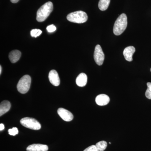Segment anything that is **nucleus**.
<instances>
[{"label": "nucleus", "instance_id": "f257e3e1", "mask_svg": "<svg viewBox=\"0 0 151 151\" xmlns=\"http://www.w3.org/2000/svg\"><path fill=\"white\" fill-rule=\"evenodd\" d=\"M53 10V4L47 2L42 6L37 12L36 19L38 22L45 21Z\"/></svg>", "mask_w": 151, "mask_h": 151}, {"label": "nucleus", "instance_id": "f03ea898", "mask_svg": "<svg viewBox=\"0 0 151 151\" xmlns=\"http://www.w3.org/2000/svg\"><path fill=\"white\" fill-rule=\"evenodd\" d=\"M127 26V17L126 14H122L116 19L113 27V32L116 35H121Z\"/></svg>", "mask_w": 151, "mask_h": 151}, {"label": "nucleus", "instance_id": "7ed1b4c3", "mask_svg": "<svg viewBox=\"0 0 151 151\" xmlns=\"http://www.w3.org/2000/svg\"><path fill=\"white\" fill-rule=\"evenodd\" d=\"M68 20L76 23H83L87 21V14L82 11H76L68 14L67 16Z\"/></svg>", "mask_w": 151, "mask_h": 151}, {"label": "nucleus", "instance_id": "20e7f679", "mask_svg": "<svg viewBox=\"0 0 151 151\" xmlns=\"http://www.w3.org/2000/svg\"><path fill=\"white\" fill-rule=\"evenodd\" d=\"M31 83V78L28 75L24 76L18 83L17 89L21 94H25L28 92Z\"/></svg>", "mask_w": 151, "mask_h": 151}, {"label": "nucleus", "instance_id": "39448f33", "mask_svg": "<svg viewBox=\"0 0 151 151\" xmlns=\"http://www.w3.org/2000/svg\"><path fill=\"white\" fill-rule=\"evenodd\" d=\"M20 123L24 127L31 129L38 130L41 128L40 123L37 120L29 117L23 118L20 120Z\"/></svg>", "mask_w": 151, "mask_h": 151}, {"label": "nucleus", "instance_id": "423d86ee", "mask_svg": "<svg viewBox=\"0 0 151 151\" xmlns=\"http://www.w3.org/2000/svg\"><path fill=\"white\" fill-rule=\"evenodd\" d=\"M94 58L95 62L97 65H101L103 64L105 59V55L101 48V47L99 45H97L95 46Z\"/></svg>", "mask_w": 151, "mask_h": 151}, {"label": "nucleus", "instance_id": "0eeeda50", "mask_svg": "<svg viewBox=\"0 0 151 151\" xmlns=\"http://www.w3.org/2000/svg\"><path fill=\"white\" fill-rule=\"evenodd\" d=\"M58 113L60 118L65 122H70L73 119L72 113L64 108H59L58 110Z\"/></svg>", "mask_w": 151, "mask_h": 151}, {"label": "nucleus", "instance_id": "6e6552de", "mask_svg": "<svg viewBox=\"0 0 151 151\" xmlns=\"http://www.w3.org/2000/svg\"><path fill=\"white\" fill-rule=\"evenodd\" d=\"M48 78L50 83L55 86H58L60 84V80L58 73L56 70H52L49 73Z\"/></svg>", "mask_w": 151, "mask_h": 151}, {"label": "nucleus", "instance_id": "1a4fd4ad", "mask_svg": "<svg viewBox=\"0 0 151 151\" xmlns=\"http://www.w3.org/2000/svg\"><path fill=\"white\" fill-rule=\"evenodd\" d=\"M136 49L134 47L130 46L127 47L123 52V54L125 59L128 61H132L133 60V55Z\"/></svg>", "mask_w": 151, "mask_h": 151}, {"label": "nucleus", "instance_id": "9d476101", "mask_svg": "<svg viewBox=\"0 0 151 151\" xmlns=\"http://www.w3.org/2000/svg\"><path fill=\"white\" fill-rule=\"evenodd\" d=\"M110 97L105 94H100L97 96L95 101L97 105L100 106L107 105L110 102Z\"/></svg>", "mask_w": 151, "mask_h": 151}, {"label": "nucleus", "instance_id": "9b49d317", "mask_svg": "<svg viewBox=\"0 0 151 151\" xmlns=\"http://www.w3.org/2000/svg\"><path fill=\"white\" fill-rule=\"evenodd\" d=\"M48 150V146L42 144H32L27 148V151H47Z\"/></svg>", "mask_w": 151, "mask_h": 151}, {"label": "nucleus", "instance_id": "f8f14e48", "mask_svg": "<svg viewBox=\"0 0 151 151\" xmlns=\"http://www.w3.org/2000/svg\"><path fill=\"white\" fill-rule=\"evenodd\" d=\"M76 84L80 87H83L86 85L87 81V76L85 73L79 74L76 79Z\"/></svg>", "mask_w": 151, "mask_h": 151}, {"label": "nucleus", "instance_id": "ddd939ff", "mask_svg": "<svg viewBox=\"0 0 151 151\" xmlns=\"http://www.w3.org/2000/svg\"><path fill=\"white\" fill-rule=\"evenodd\" d=\"M21 52L19 50H14L9 54V58L12 63H15L19 60L21 56Z\"/></svg>", "mask_w": 151, "mask_h": 151}, {"label": "nucleus", "instance_id": "4468645a", "mask_svg": "<svg viewBox=\"0 0 151 151\" xmlns=\"http://www.w3.org/2000/svg\"><path fill=\"white\" fill-rule=\"evenodd\" d=\"M11 107V103L9 101L4 100L2 102L0 105V116H1L8 112Z\"/></svg>", "mask_w": 151, "mask_h": 151}, {"label": "nucleus", "instance_id": "2eb2a0df", "mask_svg": "<svg viewBox=\"0 0 151 151\" xmlns=\"http://www.w3.org/2000/svg\"><path fill=\"white\" fill-rule=\"evenodd\" d=\"M111 0H100L98 7L100 10L105 11L108 9L110 4Z\"/></svg>", "mask_w": 151, "mask_h": 151}, {"label": "nucleus", "instance_id": "dca6fc26", "mask_svg": "<svg viewBox=\"0 0 151 151\" xmlns=\"http://www.w3.org/2000/svg\"><path fill=\"white\" fill-rule=\"evenodd\" d=\"M95 146L97 151H104L107 148V143L105 141H100L97 142Z\"/></svg>", "mask_w": 151, "mask_h": 151}, {"label": "nucleus", "instance_id": "f3484780", "mask_svg": "<svg viewBox=\"0 0 151 151\" xmlns=\"http://www.w3.org/2000/svg\"><path fill=\"white\" fill-rule=\"evenodd\" d=\"M147 89L146 90L145 92V96L148 99L151 100V83L148 82L147 83Z\"/></svg>", "mask_w": 151, "mask_h": 151}, {"label": "nucleus", "instance_id": "a211bd4d", "mask_svg": "<svg viewBox=\"0 0 151 151\" xmlns=\"http://www.w3.org/2000/svg\"><path fill=\"white\" fill-rule=\"evenodd\" d=\"M42 33L41 30L39 29H32L31 31V35L33 37H37L39 36Z\"/></svg>", "mask_w": 151, "mask_h": 151}, {"label": "nucleus", "instance_id": "6ab92c4d", "mask_svg": "<svg viewBox=\"0 0 151 151\" xmlns=\"http://www.w3.org/2000/svg\"><path fill=\"white\" fill-rule=\"evenodd\" d=\"M9 134L12 136H15L19 133V131L16 127H14L12 129H9L8 130Z\"/></svg>", "mask_w": 151, "mask_h": 151}, {"label": "nucleus", "instance_id": "aec40b11", "mask_svg": "<svg viewBox=\"0 0 151 151\" xmlns=\"http://www.w3.org/2000/svg\"><path fill=\"white\" fill-rule=\"evenodd\" d=\"M46 29L47 30L48 32L51 33L55 31L56 29V27H55V26L54 25L51 24L48 26L47 27Z\"/></svg>", "mask_w": 151, "mask_h": 151}, {"label": "nucleus", "instance_id": "412c9836", "mask_svg": "<svg viewBox=\"0 0 151 151\" xmlns=\"http://www.w3.org/2000/svg\"><path fill=\"white\" fill-rule=\"evenodd\" d=\"M84 151H97V150L96 146L93 145L89 146L87 148L84 150Z\"/></svg>", "mask_w": 151, "mask_h": 151}, {"label": "nucleus", "instance_id": "4be33fe9", "mask_svg": "<svg viewBox=\"0 0 151 151\" xmlns=\"http://www.w3.org/2000/svg\"><path fill=\"white\" fill-rule=\"evenodd\" d=\"M5 127L4 124H0V131H2L4 129Z\"/></svg>", "mask_w": 151, "mask_h": 151}, {"label": "nucleus", "instance_id": "5701e85b", "mask_svg": "<svg viewBox=\"0 0 151 151\" xmlns=\"http://www.w3.org/2000/svg\"><path fill=\"white\" fill-rule=\"evenodd\" d=\"M13 3H17L19 1V0H10Z\"/></svg>", "mask_w": 151, "mask_h": 151}, {"label": "nucleus", "instance_id": "b1692460", "mask_svg": "<svg viewBox=\"0 0 151 151\" xmlns=\"http://www.w3.org/2000/svg\"><path fill=\"white\" fill-rule=\"evenodd\" d=\"M2 72V67L1 66H0V74H1Z\"/></svg>", "mask_w": 151, "mask_h": 151}, {"label": "nucleus", "instance_id": "393cba45", "mask_svg": "<svg viewBox=\"0 0 151 151\" xmlns=\"http://www.w3.org/2000/svg\"><path fill=\"white\" fill-rule=\"evenodd\" d=\"M109 144H111V142H109Z\"/></svg>", "mask_w": 151, "mask_h": 151}, {"label": "nucleus", "instance_id": "a878e982", "mask_svg": "<svg viewBox=\"0 0 151 151\" xmlns=\"http://www.w3.org/2000/svg\"><path fill=\"white\" fill-rule=\"evenodd\" d=\"M150 70H151V68Z\"/></svg>", "mask_w": 151, "mask_h": 151}]
</instances>
